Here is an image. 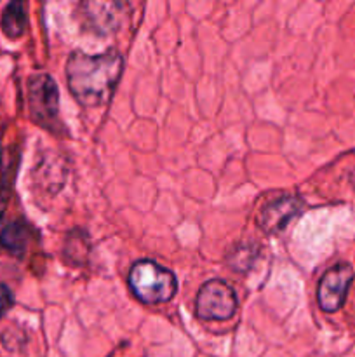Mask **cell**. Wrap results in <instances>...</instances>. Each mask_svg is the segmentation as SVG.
<instances>
[{"label": "cell", "instance_id": "6da1fadb", "mask_svg": "<svg viewBox=\"0 0 355 357\" xmlns=\"http://www.w3.org/2000/svg\"><path fill=\"white\" fill-rule=\"evenodd\" d=\"M122 70H124V58L115 49L101 54L72 52L66 61V80H68L70 93L84 107H100L111 98Z\"/></svg>", "mask_w": 355, "mask_h": 357}, {"label": "cell", "instance_id": "9c48e42d", "mask_svg": "<svg viewBox=\"0 0 355 357\" xmlns=\"http://www.w3.org/2000/svg\"><path fill=\"white\" fill-rule=\"evenodd\" d=\"M0 24H2V30L7 37H21V35L24 33V30H26V9H24V3L10 2L9 6L3 9Z\"/></svg>", "mask_w": 355, "mask_h": 357}, {"label": "cell", "instance_id": "7a4b0ae2", "mask_svg": "<svg viewBox=\"0 0 355 357\" xmlns=\"http://www.w3.org/2000/svg\"><path fill=\"white\" fill-rule=\"evenodd\" d=\"M129 286L136 298L148 305L169 302L178 291V279L169 268L152 260H139L129 272Z\"/></svg>", "mask_w": 355, "mask_h": 357}, {"label": "cell", "instance_id": "30bf717a", "mask_svg": "<svg viewBox=\"0 0 355 357\" xmlns=\"http://www.w3.org/2000/svg\"><path fill=\"white\" fill-rule=\"evenodd\" d=\"M89 255V239L84 230H72L65 241V258L73 265H82Z\"/></svg>", "mask_w": 355, "mask_h": 357}, {"label": "cell", "instance_id": "8992f818", "mask_svg": "<svg viewBox=\"0 0 355 357\" xmlns=\"http://www.w3.org/2000/svg\"><path fill=\"white\" fill-rule=\"evenodd\" d=\"M354 281V268L348 264H338L322 275L317 289V302L324 312H336L343 307L347 291Z\"/></svg>", "mask_w": 355, "mask_h": 357}, {"label": "cell", "instance_id": "ba28073f", "mask_svg": "<svg viewBox=\"0 0 355 357\" xmlns=\"http://www.w3.org/2000/svg\"><path fill=\"white\" fill-rule=\"evenodd\" d=\"M28 239L30 236H28L26 225L21 222H14L9 223L0 234V246L14 257H23L28 246Z\"/></svg>", "mask_w": 355, "mask_h": 357}, {"label": "cell", "instance_id": "8fae6325", "mask_svg": "<svg viewBox=\"0 0 355 357\" xmlns=\"http://www.w3.org/2000/svg\"><path fill=\"white\" fill-rule=\"evenodd\" d=\"M260 257V251L254 244H240L235 250H232L228 258V264L233 271L237 272H246L253 267L254 261Z\"/></svg>", "mask_w": 355, "mask_h": 357}, {"label": "cell", "instance_id": "3957f363", "mask_svg": "<svg viewBox=\"0 0 355 357\" xmlns=\"http://www.w3.org/2000/svg\"><path fill=\"white\" fill-rule=\"evenodd\" d=\"M28 107L37 124L56 129L59 126V89L47 73H38L28 80Z\"/></svg>", "mask_w": 355, "mask_h": 357}, {"label": "cell", "instance_id": "52a82bcc", "mask_svg": "<svg viewBox=\"0 0 355 357\" xmlns=\"http://www.w3.org/2000/svg\"><path fill=\"white\" fill-rule=\"evenodd\" d=\"M303 201L299 197H282L265 206L260 215V227L268 234L281 232L292 218L301 213Z\"/></svg>", "mask_w": 355, "mask_h": 357}, {"label": "cell", "instance_id": "277c9868", "mask_svg": "<svg viewBox=\"0 0 355 357\" xmlns=\"http://www.w3.org/2000/svg\"><path fill=\"white\" fill-rule=\"evenodd\" d=\"M235 291L221 279H211L198 291L195 300L197 317L204 321H226L235 314Z\"/></svg>", "mask_w": 355, "mask_h": 357}, {"label": "cell", "instance_id": "7c38bea8", "mask_svg": "<svg viewBox=\"0 0 355 357\" xmlns=\"http://www.w3.org/2000/svg\"><path fill=\"white\" fill-rule=\"evenodd\" d=\"M14 303L13 291L6 284H0V317L6 316Z\"/></svg>", "mask_w": 355, "mask_h": 357}, {"label": "cell", "instance_id": "5b68a950", "mask_svg": "<svg viewBox=\"0 0 355 357\" xmlns=\"http://www.w3.org/2000/svg\"><path fill=\"white\" fill-rule=\"evenodd\" d=\"M127 3L122 2H82L79 6V20L84 28L97 35H111L120 30L125 20Z\"/></svg>", "mask_w": 355, "mask_h": 357}]
</instances>
